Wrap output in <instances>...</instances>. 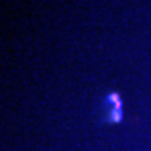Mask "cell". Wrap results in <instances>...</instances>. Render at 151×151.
Masks as SVG:
<instances>
[{
  "label": "cell",
  "mask_w": 151,
  "mask_h": 151,
  "mask_svg": "<svg viewBox=\"0 0 151 151\" xmlns=\"http://www.w3.org/2000/svg\"><path fill=\"white\" fill-rule=\"evenodd\" d=\"M105 105L108 106L106 120L119 122V120L122 119V102H120L119 94L112 92V94L106 95V98H105Z\"/></svg>",
  "instance_id": "6da1fadb"
}]
</instances>
